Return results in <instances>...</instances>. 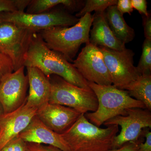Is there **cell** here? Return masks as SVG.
<instances>
[{
	"label": "cell",
	"instance_id": "cell-1",
	"mask_svg": "<svg viewBox=\"0 0 151 151\" xmlns=\"http://www.w3.org/2000/svg\"><path fill=\"white\" fill-rule=\"evenodd\" d=\"M24 67L38 68L47 77L55 75L75 86L90 89L88 82L77 69L64 57L50 49L39 32L33 35L25 57Z\"/></svg>",
	"mask_w": 151,
	"mask_h": 151
},
{
	"label": "cell",
	"instance_id": "cell-2",
	"mask_svg": "<svg viewBox=\"0 0 151 151\" xmlns=\"http://www.w3.org/2000/svg\"><path fill=\"white\" fill-rule=\"evenodd\" d=\"M119 126L100 128L90 123L81 114L77 121L63 134V137L71 151H108L112 149Z\"/></svg>",
	"mask_w": 151,
	"mask_h": 151
},
{
	"label": "cell",
	"instance_id": "cell-3",
	"mask_svg": "<svg viewBox=\"0 0 151 151\" xmlns=\"http://www.w3.org/2000/svg\"><path fill=\"white\" fill-rule=\"evenodd\" d=\"M90 89L97 97V110L84 114L90 123L100 127L106 121L118 116H126L129 108L146 109L140 101L131 97L127 90L118 89L113 85L105 86L88 82Z\"/></svg>",
	"mask_w": 151,
	"mask_h": 151
},
{
	"label": "cell",
	"instance_id": "cell-4",
	"mask_svg": "<svg viewBox=\"0 0 151 151\" xmlns=\"http://www.w3.org/2000/svg\"><path fill=\"white\" fill-rule=\"evenodd\" d=\"M92 17L91 13H87L70 27H55L39 33L49 48L59 52L69 62H73L81 45L89 42Z\"/></svg>",
	"mask_w": 151,
	"mask_h": 151
},
{
	"label": "cell",
	"instance_id": "cell-5",
	"mask_svg": "<svg viewBox=\"0 0 151 151\" xmlns=\"http://www.w3.org/2000/svg\"><path fill=\"white\" fill-rule=\"evenodd\" d=\"M49 80L50 92L49 103L73 108L81 114L97 110L98 101L92 89L75 86L58 76H50Z\"/></svg>",
	"mask_w": 151,
	"mask_h": 151
},
{
	"label": "cell",
	"instance_id": "cell-6",
	"mask_svg": "<svg viewBox=\"0 0 151 151\" xmlns=\"http://www.w3.org/2000/svg\"><path fill=\"white\" fill-rule=\"evenodd\" d=\"M79 20L65 9H56L40 14H28L24 12H0V24L10 23L34 32L55 27H71Z\"/></svg>",
	"mask_w": 151,
	"mask_h": 151
},
{
	"label": "cell",
	"instance_id": "cell-7",
	"mask_svg": "<svg viewBox=\"0 0 151 151\" xmlns=\"http://www.w3.org/2000/svg\"><path fill=\"white\" fill-rule=\"evenodd\" d=\"M34 33L10 23L0 24V51L9 58L14 71L24 66L25 57Z\"/></svg>",
	"mask_w": 151,
	"mask_h": 151
},
{
	"label": "cell",
	"instance_id": "cell-8",
	"mask_svg": "<svg viewBox=\"0 0 151 151\" xmlns=\"http://www.w3.org/2000/svg\"><path fill=\"white\" fill-rule=\"evenodd\" d=\"M98 47L103 53L112 85L116 88L124 90L140 76L134 65V53L132 50L126 48L118 51L104 47Z\"/></svg>",
	"mask_w": 151,
	"mask_h": 151
},
{
	"label": "cell",
	"instance_id": "cell-9",
	"mask_svg": "<svg viewBox=\"0 0 151 151\" xmlns=\"http://www.w3.org/2000/svg\"><path fill=\"white\" fill-rule=\"evenodd\" d=\"M103 124L107 127L121 126V132L114 138L112 147V149H118L126 143L137 141L144 128L151 129V111L141 108H129L126 116H116Z\"/></svg>",
	"mask_w": 151,
	"mask_h": 151
},
{
	"label": "cell",
	"instance_id": "cell-10",
	"mask_svg": "<svg viewBox=\"0 0 151 151\" xmlns=\"http://www.w3.org/2000/svg\"><path fill=\"white\" fill-rule=\"evenodd\" d=\"M73 62V66L88 82L112 85L103 53L98 46L90 42L86 44Z\"/></svg>",
	"mask_w": 151,
	"mask_h": 151
},
{
	"label": "cell",
	"instance_id": "cell-11",
	"mask_svg": "<svg viewBox=\"0 0 151 151\" xmlns=\"http://www.w3.org/2000/svg\"><path fill=\"white\" fill-rule=\"evenodd\" d=\"M24 66L5 76L0 84V105L4 114L20 107L26 101L28 84Z\"/></svg>",
	"mask_w": 151,
	"mask_h": 151
},
{
	"label": "cell",
	"instance_id": "cell-12",
	"mask_svg": "<svg viewBox=\"0 0 151 151\" xmlns=\"http://www.w3.org/2000/svg\"><path fill=\"white\" fill-rule=\"evenodd\" d=\"M26 103L15 111L0 116V150L18 136L36 116L37 108Z\"/></svg>",
	"mask_w": 151,
	"mask_h": 151
},
{
	"label": "cell",
	"instance_id": "cell-13",
	"mask_svg": "<svg viewBox=\"0 0 151 151\" xmlns=\"http://www.w3.org/2000/svg\"><path fill=\"white\" fill-rule=\"evenodd\" d=\"M81 114L73 108L48 103L38 108L36 116L50 129L62 134L74 124Z\"/></svg>",
	"mask_w": 151,
	"mask_h": 151
},
{
	"label": "cell",
	"instance_id": "cell-14",
	"mask_svg": "<svg viewBox=\"0 0 151 151\" xmlns=\"http://www.w3.org/2000/svg\"><path fill=\"white\" fill-rule=\"evenodd\" d=\"M18 136L26 143L46 144L62 151H71L62 135L49 129L37 116Z\"/></svg>",
	"mask_w": 151,
	"mask_h": 151
},
{
	"label": "cell",
	"instance_id": "cell-15",
	"mask_svg": "<svg viewBox=\"0 0 151 151\" xmlns=\"http://www.w3.org/2000/svg\"><path fill=\"white\" fill-rule=\"evenodd\" d=\"M26 68L29 92L26 103L38 109L49 103L50 92L49 78L37 68Z\"/></svg>",
	"mask_w": 151,
	"mask_h": 151
},
{
	"label": "cell",
	"instance_id": "cell-16",
	"mask_svg": "<svg viewBox=\"0 0 151 151\" xmlns=\"http://www.w3.org/2000/svg\"><path fill=\"white\" fill-rule=\"evenodd\" d=\"M92 16V28L89 35L90 43L95 46L104 47L118 51L126 48L125 44L115 37L109 27L105 12H95Z\"/></svg>",
	"mask_w": 151,
	"mask_h": 151
},
{
	"label": "cell",
	"instance_id": "cell-17",
	"mask_svg": "<svg viewBox=\"0 0 151 151\" xmlns=\"http://www.w3.org/2000/svg\"><path fill=\"white\" fill-rule=\"evenodd\" d=\"M105 14L109 27L119 40L126 45L134 40V30L127 24L116 5L109 6L105 10Z\"/></svg>",
	"mask_w": 151,
	"mask_h": 151
},
{
	"label": "cell",
	"instance_id": "cell-18",
	"mask_svg": "<svg viewBox=\"0 0 151 151\" xmlns=\"http://www.w3.org/2000/svg\"><path fill=\"white\" fill-rule=\"evenodd\" d=\"M84 3L83 1L76 0H30L26 12L30 14L44 13L59 5H63L68 12H75L80 10Z\"/></svg>",
	"mask_w": 151,
	"mask_h": 151
},
{
	"label": "cell",
	"instance_id": "cell-19",
	"mask_svg": "<svg viewBox=\"0 0 151 151\" xmlns=\"http://www.w3.org/2000/svg\"><path fill=\"white\" fill-rule=\"evenodd\" d=\"M130 96L145 105L151 111V74L140 75L124 88Z\"/></svg>",
	"mask_w": 151,
	"mask_h": 151
},
{
	"label": "cell",
	"instance_id": "cell-20",
	"mask_svg": "<svg viewBox=\"0 0 151 151\" xmlns=\"http://www.w3.org/2000/svg\"><path fill=\"white\" fill-rule=\"evenodd\" d=\"M117 2V0H86L84 2L83 7L76 14L75 16L79 19L93 11H95V12H105L110 6L116 5Z\"/></svg>",
	"mask_w": 151,
	"mask_h": 151
},
{
	"label": "cell",
	"instance_id": "cell-21",
	"mask_svg": "<svg viewBox=\"0 0 151 151\" xmlns=\"http://www.w3.org/2000/svg\"><path fill=\"white\" fill-rule=\"evenodd\" d=\"M137 70L140 75L151 74V40L145 39Z\"/></svg>",
	"mask_w": 151,
	"mask_h": 151
},
{
	"label": "cell",
	"instance_id": "cell-22",
	"mask_svg": "<svg viewBox=\"0 0 151 151\" xmlns=\"http://www.w3.org/2000/svg\"><path fill=\"white\" fill-rule=\"evenodd\" d=\"M30 0H0V12H24Z\"/></svg>",
	"mask_w": 151,
	"mask_h": 151
},
{
	"label": "cell",
	"instance_id": "cell-23",
	"mask_svg": "<svg viewBox=\"0 0 151 151\" xmlns=\"http://www.w3.org/2000/svg\"><path fill=\"white\" fill-rule=\"evenodd\" d=\"M0 151H28L27 143L19 136L9 142Z\"/></svg>",
	"mask_w": 151,
	"mask_h": 151
},
{
	"label": "cell",
	"instance_id": "cell-24",
	"mask_svg": "<svg viewBox=\"0 0 151 151\" xmlns=\"http://www.w3.org/2000/svg\"><path fill=\"white\" fill-rule=\"evenodd\" d=\"M14 71L13 65L9 58L0 51V84L5 76Z\"/></svg>",
	"mask_w": 151,
	"mask_h": 151
},
{
	"label": "cell",
	"instance_id": "cell-25",
	"mask_svg": "<svg viewBox=\"0 0 151 151\" xmlns=\"http://www.w3.org/2000/svg\"><path fill=\"white\" fill-rule=\"evenodd\" d=\"M150 128L143 129L141 135L145 138V142L141 143L139 145L137 151H151V132Z\"/></svg>",
	"mask_w": 151,
	"mask_h": 151
},
{
	"label": "cell",
	"instance_id": "cell-26",
	"mask_svg": "<svg viewBox=\"0 0 151 151\" xmlns=\"http://www.w3.org/2000/svg\"><path fill=\"white\" fill-rule=\"evenodd\" d=\"M145 138L141 135L137 141L130 142L126 143L120 148L116 149H111L108 151H137L139 145L141 143L144 142Z\"/></svg>",
	"mask_w": 151,
	"mask_h": 151
},
{
	"label": "cell",
	"instance_id": "cell-27",
	"mask_svg": "<svg viewBox=\"0 0 151 151\" xmlns=\"http://www.w3.org/2000/svg\"><path fill=\"white\" fill-rule=\"evenodd\" d=\"M27 145L28 151H62L53 146L32 143H27Z\"/></svg>",
	"mask_w": 151,
	"mask_h": 151
},
{
	"label": "cell",
	"instance_id": "cell-28",
	"mask_svg": "<svg viewBox=\"0 0 151 151\" xmlns=\"http://www.w3.org/2000/svg\"><path fill=\"white\" fill-rule=\"evenodd\" d=\"M133 9L137 10L141 14L148 16L149 14L147 8V2L146 0H131Z\"/></svg>",
	"mask_w": 151,
	"mask_h": 151
},
{
	"label": "cell",
	"instance_id": "cell-29",
	"mask_svg": "<svg viewBox=\"0 0 151 151\" xmlns=\"http://www.w3.org/2000/svg\"><path fill=\"white\" fill-rule=\"evenodd\" d=\"M116 6L118 10L123 15L125 13L131 15L134 10L131 0H119Z\"/></svg>",
	"mask_w": 151,
	"mask_h": 151
},
{
	"label": "cell",
	"instance_id": "cell-30",
	"mask_svg": "<svg viewBox=\"0 0 151 151\" xmlns=\"http://www.w3.org/2000/svg\"><path fill=\"white\" fill-rule=\"evenodd\" d=\"M143 26L145 36L146 39L151 40V17L150 14L148 16H143Z\"/></svg>",
	"mask_w": 151,
	"mask_h": 151
},
{
	"label": "cell",
	"instance_id": "cell-31",
	"mask_svg": "<svg viewBox=\"0 0 151 151\" xmlns=\"http://www.w3.org/2000/svg\"><path fill=\"white\" fill-rule=\"evenodd\" d=\"M4 113V112H3V108H2L1 106L0 105V116L1 115H2V114Z\"/></svg>",
	"mask_w": 151,
	"mask_h": 151
}]
</instances>
